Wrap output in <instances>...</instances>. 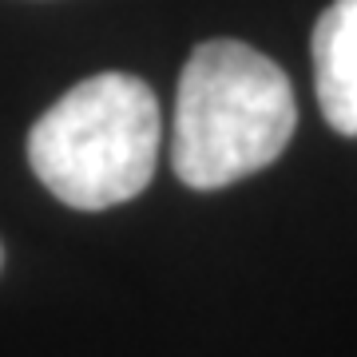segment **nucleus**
<instances>
[{"label":"nucleus","instance_id":"1","mask_svg":"<svg viewBox=\"0 0 357 357\" xmlns=\"http://www.w3.org/2000/svg\"><path fill=\"white\" fill-rule=\"evenodd\" d=\"M294 128L286 72L243 40H206L178 76L171 167L195 191H218L274 163Z\"/></svg>","mask_w":357,"mask_h":357},{"label":"nucleus","instance_id":"2","mask_svg":"<svg viewBox=\"0 0 357 357\" xmlns=\"http://www.w3.org/2000/svg\"><path fill=\"white\" fill-rule=\"evenodd\" d=\"M163 143L159 100L139 76L100 72L64 91L28 131V163L60 203L107 211L151 183Z\"/></svg>","mask_w":357,"mask_h":357},{"label":"nucleus","instance_id":"3","mask_svg":"<svg viewBox=\"0 0 357 357\" xmlns=\"http://www.w3.org/2000/svg\"><path fill=\"white\" fill-rule=\"evenodd\" d=\"M314 88L337 135H357V0H333L314 24Z\"/></svg>","mask_w":357,"mask_h":357},{"label":"nucleus","instance_id":"4","mask_svg":"<svg viewBox=\"0 0 357 357\" xmlns=\"http://www.w3.org/2000/svg\"><path fill=\"white\" fill-rule=\"evenodd\" d=\"M0 266H4V250H0Z\"/></svg>","mask_w":357,"mask_h":357}]
</instances>
